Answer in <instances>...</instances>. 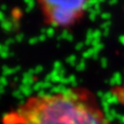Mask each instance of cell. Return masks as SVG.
Instances as JSON below:
<instances>
[{
  "mask_svg": "<svg viewBox=\"0 0 124 124\" xmlns=\"http://www.w3.org/2000/svg\"><path fill=\"white\" fill-rule=\"evenodd\" d=\"M3 124H111L98 98L85 87L31 96L2 119Z\"/></svg>",
  "mask_w": 124,
  "mask_h": 124,
  "instance_id": "1",
  "label": "cell"
},
{
  "mask_svg": "<svg viewBox=\"0 0 124 124\" xmlns=\"http://www.w3.org/2000/svg\"><path fill=\"white\" fill-rule=\"evenodd\" d=\"M87 0H38L48 25L59 28L74 26L83 18Z\"/></svg>",
  "mask_w": 124,
  "mask_h": 124,
  "instance_id": "2",
  "label": "cell"
}]
</instances>
